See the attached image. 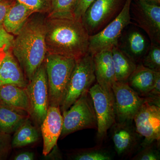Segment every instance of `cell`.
<instances>
[{
	"mask_svg": "<svg viewBox=\"0 0 160 160\" xmlns=\"http://www.w3.org/2000/svg\"><path fill=\"white\" fill-rule=\"evenodd\" d=\"M95 0H77L74 12V18L81 19L89 6Z\"/></svg>",
	"mask_w": 160,
	"mask_h": 160,
	"instance_id": "4dcf8cb0",
	"label": "cell"
},
{
	"mask_svg": "<svg viewBox=\"0 0 160 160\" xmlns=\"http://www.w3.org/2000/svg\"><path fill=\"white\" fill-rule=\"evenodd\" d=\"M141 63L154 71L160 72V46L158 43L151 42L149 49Z\"/></svg>",
	"mask_w": 160,
	"mask_h": 160,
	"instance_id": "484cf974",
	"label": "cell"
},
{
	"mask_svg": "<svg viewBox=\"0 0 160 160\" xmlns=\"http://www.w3.org/2000/svg\"><path fill=\"white\" fill-rule=\"evenodd\" d=\"M112 89L118 122L133 121L135 115L146 99L136 92L127 82H115Z\"/></svg>",
	"mask_w": 160,
	"mask_h": 160,
	"instance_id": "30bf717a",
	"label": "cell"
},
{
	"mask_svg": "<svg viewBox=\"0 0 160 160\" xmlns=\"http://www.w3.org/2000/svg\"><path fill=\"white\" fill-rule=\"evenodd\" d=\"M35 159V154L32 152L26 151L20 152L13 158L15 160H33Z\"/></svg>",
	"mask_w": 160,
	"mask_h": 160,
	"instance_id": "d6a6232c",
	"label": "cell"
},
{
	"mask_svg": "<svg viewBox=\"0 0 160 160\" xmlns=\"http://www.w3.org/2000/svg\"><path fill=\"white\" fill-rule=\"evenodd\" d=\"M145 1L150 2L159 4V5H160V0H145Z\"/></svg>",
	"mask_w": 160,
	"mask_h": 160,
	"instance_id": "836d02e7",
	"label": "cell"
},
{
	"mask_svg": "<svg viewBox=\"0 0 160 160\" xmlns=\"http://www.w3.org/2000/svg\"><path fill=\"white\" fill-rule=\"evenodd\" d=\"M14 37V35L7 32L4 28H0V50L10 49Z\"/></svg>",
	"mask_w": 160,
	"mask_h": 160,
	"instance_id": "f546056e",
	"label": "cell"
},
{
	"mask_svg": "<svg viewBox=\"0 0 160 160\" xmlns=\"http://www.w3.org/2000/svg\"><path fill=\"white\" fill-rule=\"evenodd\" d=\"M112 49H104L92 56L98 84L106 93L113 96L112 88L116 80Z\"/></svg>",
	"mask_w": 160,
	"mask_h": 160,
	"instance_id": "9a60e30c",
	"label": "cell"
},
{
	"mask_svg": "<svg viewBox=\"0 0 160 160\" xmlns=\"http://www.w3.org/2000/svg\"><path fill=\"white\" fill-rule=\"evenodd\" d=\"M132 0H126L122 9L114 19L96 34L89 36L88 52L92 55L118 46L127 26L131 24L130 8Z\"/></svg>",
	"mask_w": 160,
	"mask_h": 160,
	"instance_id": "8992f818",
	"label": "cell"
},
{
	"mask_svg": "<svg viewBox=\"0 0 160 160\" xmlns=\"http://www.w3.org/2000/svg\"><path fill=\"white\" fill-rule=\"evenodd\" d=\"M29 118L27 112L0 103V132L11 135Z\"/></svg>",
	"mask_w": 160,
	"mask_h": 160,
	"instance_id": "44dd1931",
	"label": "cell"
},
{
	"mask_svg": "<svg viewBox=\"0 0 160 160\" xmlns=\"http://www.w3.org/2000/svg\"><path fill=\"white\" fill-rule=\"evenodd\" d=\"M132 122L133 121L116 122L110 128L115 149L120 156L130 154L138 146L142 136Z\"/></svg>",
	"mask_w": 160,
	"mask_h": 160,
	"instance_id": "4fadbf2b",
	"label": "cell"
},
{
	"mask_svg": "<svg viewBox=\"0 0 160 160\" xmlns=\"http://www.w3.org/2000/svg\"><path fill=\"white\" fill-rule=\"evenodd\" d=\"M77 0H52L47 18H73Z\"/></svg>",
	"mask_w": 160,
	"mask_h": 160,
	"instance_id": "d4e9b609",
	"label": "cell"
},
{
	"mask_svg": "<svg viewBox=\"0 0 160 160\" xmlns=\"http://www.w3.org/2000/svg\"><path fill=\"white\" fill-rule=\"evenodd\" d=\"M95 80L93 56L88 52L76 60L66 95L60 107L62 113L88 92Z\"/></svg>",
	"mask_w": 160,
	"mask_h": 160,
	"instance_id": "277c9868",
	"label": "cell"
},
{
	"mask_svg": "<svg viewBox=\"0 0 160 160\" xmlns=\"http://www.w3.org/2000/svg\"><path fill=\"white\" fill-rule=\"evenodd\" d=\"M28 83L11 49L0 50V86L11 84L26 88Z\"/></svg>",
	"mask_w": 160,
	"mask_h": 160,
	"instance_id": "e0dca14e",
	"label": "cell"
},
{
	"mask_svg": "<svg viewBox=\"0 0 160 160\" xmlns=\"http://www.w3.org/2000/svg\"><path fill=\"white\" fill-rule=\"evenodd\" d=\"M39 138L38 130L32 125L29 118L13 133L11 139L12 147L14 149L29 146L38 142Z\"/></svg>",
	"mask_w": 160,
	"mask_h": 160,
	"instance_id": "603a6c76",
	"label": "cell"
},
{
	"mask_svg": "<svg viewBox=\"0 0 160 160\" xmlns=\"http://www.w3.org/2000/svg\"><path fill=\"white\" fill-rule=\"evenodd\" d=\"M138 133L145 138L142 144L148 145L160 141V107L145 102L133 118Z\"/></svg>",
	"mask_w": 160,
	"mask_h": 160,
	"instance_id": "8fae6325",
	"label": "cell"
},
{
	"mask_svg": "<svg viewBox=\"0 0 160 160\" xmlns=\"http://www.w3.org/2000/svg\"><path fill=\"white\" fill-rule=\"evenodd\" d=\"M153 142L143 145L142 149L131 159L133 160H159V151L154 147Z\"/></svg>",
	"mask_w": 160,
	"mask_h": 160,
	"instance_id": "83f0119b",
	"label": "cell"
},
{
	"mask_svg": "<svg viewBox=\"0 0 160 160\" xmlns=\"http://www.w3.org/2000/svg\"><path fill=\"white\" fill-rule=\"evenodd\" d=\"M112 52L116 82H127L137 64L128 57L118 46L112 47Z\"/></svg>",
	"mask_w": 160,
	"mask_h": 160,
	"instance_id": "7402d4cb",
	"label": "cell"
},
{
	"mask_svg": "<svg viewBox=\"0 0 160 160\" xmlns=\"http://www.w3.org/2000/svg\"><path fill=\"white\" fill-rule=\"evenodd\" d=\"M26 89L30 104L29 116L36 125L40 126L49 107V88L44 61L28 82Z\"/></svg>",
	"mask_w": 160,
	"mask_h": 160,
	"instance_id": "52a82bcc",
	"label": "cell"
},
{
	"mask_svg": "<svg viewBox=\"0 0 160 160\" xmlns=\"http://www.w3.org/2000/svg\"><path fill=\"white\" fill-rule=\"evenodd\" d=\"M63 117L59 107L49 106L41 126L43 140V154L50 153L55 147L62 129Z\"/></svg>",
	"mask_w": 160,
	"mask_h": 160,
	"instance_id": "5bb4252c",
	"label": "cell"
},
{
	"mask_svg": "<svg viewBox=\"0 0 160 160\" xmlns=\"http://www.w3.org/2000/svg\"><path fill=\"white\" fill-rule=\"evenodd\" d=\"M155 72L145 67L142 63H139L127 82L136 92L143 98L154 86Z\"/></svg>",
	"mask_w": 160,
	"mask_h": 160,
	"instance_id": "ffe728a7",
	"label": "cell"
},
{
	"mask_svg": "<svg viewBox=\"0 0 160 160\" xmlns=\"http://www.w3.org/2000/svg\"><path fill=\"white\" fill-rule=\"evenodd\" d=\"M16 0H0V28L3 27V23L6 15Z\"/></svg>",
	"mask_w": 160,
	"mask_h": 160,
	"instance_id": "1f68e13d",
	"label": "cell"
},
{
	"mask_svg": "<svg viewBox=\"0 0 160 160\" xmlns=\"http://www.w3.org/2000/svg\"><path fill=\"white\" fill-rule=\"evenodd\" d=\"M126 0H95L82 17L89 36L98 32L119 14Z\"/></svg>",
	"mask_w": 160,
	"mask_h": 160,
	"instance_id": "ba28073f",
	"label": "cell"
},
{
	"mask_svg": "<svg viewBox=\"0 0 160 160\" xmlns=\"http://www.w3.org/2000/svg\"><path fill=\"white\" fill-rule=\"evenodd\" d=\"M69 159L74 160H111V152L99 146L88 149H77L69 154Z\"/></svg>",
	"mask_w": 160,
	"mask_h": 160,
	"instance_id": "cb8c5ba5",
	"label": "cell"
},
{
	"mask_svg": "<svg viewBox=\"0 0 160 160\" xmlns=\"http://www.w3.org/2000/svg\"><path fill=\"white\" fill-rule=\"evenodd\" d=\"M62 129L61 139L79 130L97 129V121L92 100L87 92L69 108L62 112Z\"/></svg>",
	"mask_w": 160,
	"mask_h": 160,
	"instance_id": "5b68a950",
	"label": "cell"
},
{
	"mask_svg": "<svg viewBox=\"0 0 160 160\" xmlns=\"http://www.w3.org/2000/svg\"><path fill=\"white\" fill-rule=\"evenodd\" d=\"M88 92L96 115L98 138L102 140L106 137L108 130L116 122L114 97L106 93L98 83L92 86Z\"/></svg>",
	"mask_w": 160,
	"mask_h": 160,
	"instance_id": "9c48e42d",
	"label": "cell"
},
{
	"mask_svg": "<svg viewBox=\"0 0 160 160\" xmlns=\"http://www.w3.org/2000/svg\"><path fill=\"white\" fill-rule=\"evenodd\" d=\"M150 44L143 33L137 29L123 32L119 40V48L137 64L141 63Z\"/></svg>",
	"mask_w": 160,
	"mask_h": 160,
	"instance_id": "2e32d148",
	"label": "cell"
},
{
	"mask_svg": "<svg viewBox=\"0 0 160 160\" xmlns=\"http://www.w3.org/2000/svg\"><path fill=\"white\" fill-rule=\"evenodd\" d=\"M10 134L0 132V160L8 158L12 149Z\"/></svg>",
	"mask_w": 160,
	"mask_h": 160,
	"instance_id": "f1b7e54d",
	"label": "cell"
},
{
	"mask_svg": "<svg viewBox=\"0 0 160 160\" xmlns=\"http://www.w3.org/2000/svg\"><path fill=\"white\" fill-rule=\"evenodd\" d=\"M45 14H32L17 35L10 49L28 82L44 62L47 53Z\"/></svg>",
	"mask_w": 160,
	"mask_h": 160,
	"instance_id": "6da1fadb",
	"label": "cell"
},
{
	"mask_svg": "<svg viewBox=\"0 0 160 160\" xmlns=\"http://www.w3.org/2000/svg\"><path fill=\"white\" fill-rule=\"evenodd\" d=\"M137 2L132 13L137 25L143 29L151 42L160 44V6L145 0Z\"/></svg>",
	"mask_w": 160,
	"mask_h": 160,
	"instance_id": "7c38bea8",
	"label": "cell"
},
{
	"mask_svg": "<svg viewBox=\"0 0 160 160\" xmlns=\"http://www.w3.org/2000/svg\"><path fill=\"white\" fill-rule=\"evenodd\" d=\"M89 37L82 18H46L47 53L77 60L88 53Z\"/></svg>",
	"mask_w": 160,
	"mask_h": 160,
	"instance_id": "7a4b0ae2",
	"label": "cell"
},
{
	"mask_svg": "<svg viewBox=\"0 0 160 160\" xmlns=\"http://www.w3.org/2000/svg\"><path fill=\"white\" fill-rule=\"evenodd\" d=\"M28 6L35 12L49 13L51 7L52 0H16Z\"/></svg>",
	"mask_w": 160,
	"mask_h": 160,
	"instance_id": "4316f807",
	"label": "cell"
},
{
	"mask_svg": "<svg viewBox=\"0 0 160 160\" xmlns=\"http://www.w3.org/2000/svg\"><path fill=\"white\" fill-rule=\"evenodd\" d=\"M34 10L16 1L7 12L3 27L7 32L15 36L18 33Z\"/></svg>",
	"mask_w": 160,
	"mask_h": 160,
	"instance_id": "d6986e66",
	"label": "cell"
},
{
	"mask_svg": "<svg viewBox=\"0 0 160 160\" xmlns=\"http://www.w3.org/2000/svg\"><path fill=\"white\" fill-rule=\"evenodd\" d=\"M0 103L29 114L30 104L26 88L11 84L0 86Z\"/></svg>",
	"mask_w": 160,
	"mask_h": 160,
	"instance_id": "ac0fdd59",
	"label": "cell"
},
{
	"mask_svg": "<svg viewBox=\"0 0 160 160\" xmlns=\"http://www.w3.org/2000/svg\"><path fill=\"white\" fill-rule=\"evenodd\" d=\"M76 60L47 53L45 62L48 88L49 106L60 107L65 98Z\"/></svg>",
	"mask_w": 160,
	"mask_h": 160,
	"instance_id": "3957f363",
	"label": "cell"
}]
</instances>
